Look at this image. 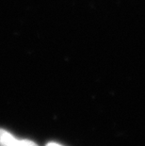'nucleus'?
<instances>
[{
	"mask_svg": "<svg viewBox=\"0 0 145 146\" xmlns=\"http://www.w3.org/2000/svg\"><path fill=\"white\" fill-rule=\"evenodd\" d=\"M0 146H39L29 139H21L11 135L7 130L0 128Z\"/></svg>",
	"mask_w": 145,
	"mask_h": 146,
	"instance_id": "1",
	"label": "nucleus"
},
{
	"mask_svg": "<svg viewBox=\"0 0 145 146\" xmlns=\"http://www.w3.org/2000/svg\"><path fill=\"white\" fill-rule=\"evenodd\" d=\"M45 146H62L61 144H58V143H56V142H48L47 144Z\"/></svg>",
	"mask_w": 145,
	"mask_h": 146,
	"instance_id": "2",
	"label": "nucleus"
}]
</instances>
